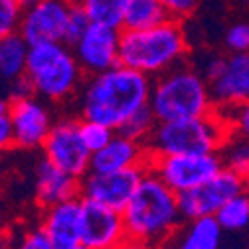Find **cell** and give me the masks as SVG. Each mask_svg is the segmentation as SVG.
<instances>
[{"mask_svg":"<svg viewBox=\"0 0 249 249\" xmlns=\"http://www.w3.org/2000/svg\"><path fill=\"white\" fill-rule=\"evenodd\" d=\"M150 77L121 64L85 75L77 93V111L81 119L101 123L117 131L135 111L148 105Z\"/></svg>","mask_w":249,"mask_h":249,"instance_id":"obj_1","label":"cell"},{"mask_svg":"<svg viewBox=\"0 0 249 249\" xmlns=\"http://www.w3.org/2000/svg\"><path fill=\"white\" fill-rule=\"evenodd\" d=\"M127 239L159 245L176 235L182 226L178 194L148 168L142 172L137 188L121 210Z\"/></svg>","mask_w":249,"mask_h":249,"instance_id":"obj_2","label":"cell"},{"mask_svg":"<svg viewBox=\"0 0 249 249\" xmlns=\"http://www.w3.org/2000/svg\"><path fill=\"white\" fill-rule=\"evenodd\" d=\"M188 38L178 20H166L144 30H121L119 64L150 79L186 61Z\"/></svg>","mask_w":249,"mask_h":249,"instance_id":"obj_3","label":"cell"},{"mask_svg":"<svg viewBox=\"0 0 249 249\" xmlns=\"http://www.w3.org/2000/svg\"><path fill=\"white\" fill-rule=\"evenodd\" d=\"M148 107L159 123L204 117L213 111L206 79L186 61L152 77Z\"/></svg>","mask_w":249,"mask_h":249,"instance_id":"obj_4","label":"cell"},{"mask_svg":"<svg viewBox=\"0 0 249 249\" xmlns=\"http://www.w3.org/2000/svg\"><path fill=\"white\" fill-rule=\"evenodd\" d=\"M24 77L40 99L66 103L75 97L85 73L68 44L40 42L28 46Z\"/></svg>","mask_w":249,"mask_h":249,"instance_id":"obj_5","label":"cell"},{"mask_svg":"<svg viewBox=\"0 0 249 249\" xmlns=\"http://www.w3.org/2000/svg\"><path fill=\"white\" fill-rule=\"evenodd\" d=\"M231 127L215 109L204 117L160 121L152 129L144 146L148 157L160 154H192L217 152L230 137Z\"/></svg>","mask_w":249,"mask_h":249,"instance_id":"obj_6","label":"cell"},{"mask_svg":"<svg viewBox=\"0 0 249 249\" xmlns=\"http://www.w3.org/2000/svg\"><path fill=\"white\" fill-rule=\"evenodd\" d=\"M208 83L210 97L215 107H237L249 99V57L247 52L230 55H208L204 68L198 70Z\"/></svg>","mask_w":249,"mask_h":249,"instance_id":"obj_7","label":"cell"},{"mask_svg":"<svg viewBox=\"0 0 249 249\" xmlns=\"http://www.w3.org/2000/svg\"><path fill=\"white\" fill-rule=\"evenodd\" d=\"M146 168L157 174L174 194H182L210 180L224 164L217 152H192L150 157Z\"/></svg>","mask_w":249,"mask_h":249,"instance_id":"obj_8","label":"cell"},{"mask_svg":"<svg viewBox=\"0 0 249 249\" xmlns=\"http://www.w3.org/2000/svg\"><path fill=\"white\" fill-rule=\"evenodd\" d=\"M243 192H247V176L224 166L204 184L178 194V208L182 220L213 215L230 198Z\"/></svg>","mask_w":249,"mask_h":249,"instance_id":"obj_9","label":"cell"},{"mask_svg":"<svg viewBox=\"0 0 249 249\" xmlns=\"http://www.w3.org/2000/svg\"><path fill=\"white\" fill-rule=\"evenodd\" d=\"M12 141L20 150H38L42 148L52 124L55 121L52 103L40 99L38 95H28L10 101L8 113Z\"/></svg>","mask_w":249,"mask_h":249,"instance_id":"obj_10","label":"cell"},{"mask_svg":"<svg viewBox=\"0 0 249 249\" xmlns=\"http://www.w3.org/2000/svg\"><path fill=\"white\" fill-rule=\"evenodd\" d=\"M42 154L46 160H50L53 166L68 172L73 178L81 180L89 172L91 152L79 139L77 119L73 117H61L53 121L42 144Z\"/></svg>","mask_w":249,"mask_h":249,"instance_id":"obj_11","label":"cell"},{"mask_svg":"<svg viewBox=\"0 0 249 249\" xmlns=\"http://www.w3.org/2000/svg\"><path fill=\"white\" fill-rule=\"evenodd\" d=\"M73 0H36L22 10L18 34L28 46L40 42H64L66 20Z\"/></svg>","mask_w":249,"mask_h":249,"instance_id":"obj_12","label":"cell"},{"mask_svg":"<svg viewBox=\"0 0 249 249\" xmlns=\"http://www.w3.org/2000/svg\"><path fill=\"white\" fill-rule=\"evenodd\" d=\"M146 166H133L115 172H87L79 180V196L121 212L131 200Z\"/></svg>","mask_w":249,"mask_h":249,"instance_id":"obj_13","label":"cell"},{"mask_svg":"<svg viewBox=\"0 0 249 249\" xmlns=\"http://www.w3.org/2000/svg\"><path fill=\"white\" fill-rule=\"evenodd\" d=\"M119 28L89 22L77 42L70 46L85 75L105 71L119 64Z\"/></svg>","mask_w":249,"mask_h":249,"instance_id":"obj_14","label":"cell"},{"mask_svg":"<svg viewBox=\"0 0 249 249\" xmlns=\"http://www.w3.org/2000/svg\"><path fill=\"white\" fill-rule=\"evenodd\" d=\"M127 241L121 212L81 198L79 245L85 249H119Z\"/></svg>","mask_w":249,"mask_h":249,"instance_id":"obj_15","label":"cell"},{"mask_svg":"<svg viewBox=\"0 0 249 249\" xmlns=\"http://www.w3.org/2000/svg\"><path fill=\"white\" fill-rule=\"evenodd\" d=\"M38 226L44 230L53 249L77 245L81 231V196L42 208V220Z\"/></svg>","mask_w":249,"mask_h":249,"instance_id":"obj_16","label":"cell"},{"mask_svg":"<svg viewBox=\"0 0 249 249\" xmlns=\"http://www.w3.org/2000/svg\"><path fill=\"white\" fill-rule=\"evenodd\" d=\"M148 159V150L142 142H137L115 131L105 146L91 152L89 172H115L133 166H146Z\"/></svg>","mask_w":249,"mask_h":249,"instance_id":"obj_17","label":"cell"},{"mask_svg":"<svg viewBox=\"0 0 249 249\" xmlns=\"http://www.w3.org/2000/svg\"><path fill=\"white\" fill-rule=\"evenodd\" d=\"M34 194L40 208H48L61 200L79 196V178L59 170L44 157L36 164L34 172Z\"/></svg>","mask_w":249,"mask_h":249,"instance_id":"obj_18","label":"cell"},{"mask_svg":"<svg viewBox=\"0 0 249 249\" xmlns=\"http://www.w3.org/2000/svg\"><path fill=\"white\" fill-rule=\"evenodd\" d=\"M184 222V228L180 226V231H176L178 237H172L176 249H220L224 230L215 222L213 215L194 217V220Z\"/></svg>","mask_w":249,"mask_h":249,"instance_id":"obj_19","label":"cell"},{"mask_svg":"<svg viewBox=\"0 0 249 249\" xmlns=\"http://www.w3.org/2000/svg\"><path fill=\"white\" fill-rule=\"evenodd\" d=\"M170 20L159 0H129L123 12L121 30H144Z\"/></svg>","mask_w":249,"mask_h":249,"instance_id":"obj_20","label":"cell"},{"mask_svg":"<svg viewBox=\"0 0 249 249\" xmlns=\"http://www.w3.org/2000/svg\"><path fill=\"white\" fill-rule=\"evenodd\" d=\"M26 55L28 44L18 32L0 38V81L10 83L22 77L26 70Z\"/></svg>","mask_w":249,"mask_h":249,"instance_id":"obj_21","label":"cell"},{"mask_svg":"<svg viewBox=\"0 0 249 249\" xmlns=\"http://www.w3.org/2000/svg\"><path fill=\"white\" fill-rule=\"evenodd\" d=\"M213 217L224 231H231V233L243 231L249 224V198H247V192L230 198L220 210L213 213Z\"/></svg>","mask_w":249,"mask_h":249,"instance_id":"obj_22","label":"cell"},{"mask_svg":"<svg viewBox=\"0 0 249 249\" xmlns=\"http://www.w3.org/2000/svg\"><path fill=\"white\" fill-rule=\"evenodd\" d=\"M87 18L95 24H105L121 30L123 12L129 0H75Z\"/></svg>","mask_w":249,"mask_h":249,"instance_id":"obj_23","label":"cell"},{"mask_svg":"<svg viewBox=\"0 0 249 249\" xmlns=\"http://www.w3.org/2000/svg\"><path fill=\"white\" fill-rule=\"evenodd\" d=\"M217 154H220L222 164L226 168L247 176V170H249V144H247V137L237 135V133H230V137L220 146Z\"/></svg>","mask_w":249,"mask_h":249,"instance_id":"obj_24","label":"cell"},{"mask_svg":"<svg viewBox=\"0 0 249 249\" xmlns=\"http://www.w3.org/2000/svg\"><path fill=\"white\" fill-rule=\"evenodd\" d=\"M157 117L152 115V111H150V107L148 105H144V107H141L139 111H135L127 121H124L121 127L117 129V133H121V135H124V137H129V139H133V141H137V142H146V139L150 137V133H152V129L157 127Z\"/></svg>","mask_w":249,"mask_h":249,"instance_id":"obj_25","label":"cell"},{"mask_svg":"<svg viewBox=\"0 0 249 249\" xmlns=\"http://www.w3.org/2000/svg\"><path fill=\"white\" fill-rule=\"evenodd\" d=\"M77 131H79V139L85 144V148L89 152H95L101 146L107 144V141L113 137V129L105 127L101 123L95 121H87V119H77Z\"/></svg>","mask_w":249,"mask_h":249,"instance_id":"obj_26","label":"cell"},{"mask_svg":"<svg viewBox=\"0 0 249 249\" xmlns=\"http://www.w3.org/2000/svg\"><path fill=\"white\" fill-rule=\"evenodd\" d=\"M22 10V0H0V38L18 32Z\"/></svg>","mask_w":249,"mask_h":249,"instance_id":"obj_27","label":"cell"},{"mask_svg":"<svg viewBox=\"0 0 249 249\" xmlns=\"http://www.w3.org/2000/svg\"><path fill=\"white\" fill-rule=\"evenodd\" d=\"M89 18L87 14L83 12V8L73 0V4L70 8V14H68V20H66V30H64V44L68 46H73L77 42V38L85 32V28L89 26Z\"/></svg>","mask_w":249,"mask_h":249,"instance_id":"obj_28","label":"cell"},{"mask_svg":"<svg viewBox=\"0 0 249 249\" xmlns=\"http://www.w3.org/2000/svg\"><path fill=\"white\" fill-rule=\"evenodd\" d=\"M226 48L231 53L247 52L249 50V26L245 22H235L228 28L226 32Z\"/></svg>","mask_w":249,"mask_h":249,"instance_id":"obj_29","label":"cell"},{"mask_svg":"<svg viewBox=\"0 0 249 249\" xmlns=\"http://www.w3.org/2000/svg\"><path fill=\"white\" fill-rule=\"evenodd\" d=\"M14 247L16 249H53L52 241L48 239V235L40 226L28 228L18 239H14Z\"/></svg>","mask_w":249,"mask_h":249,"instance_id":"obj_30","label":"cell"},{"mask_svg":"<svg viewBox=\"0 0 249 249\" xmlns=\"http://www.w3.org/2000/svg\"><path fill=\"white\" fill-rule=\"evenodd\" d=\"M159 2L164 6L166 14L170 20H182L188 18L200 4V0H159Z\"/></svg>","mask_w":249,"mask_h":249,"instance_id":"obj_31","label":"cell"},{"mask_svg":"<svg viewBox=\"0 0 249 249\" xmlns=\"http://www.w3.org/2000/svg\"><path fill=\"white\" fill-rule=\"evenodd\" d=\"M6 85H8V95L6 97L10 101L32 95V87H30V83H28V79L24 75L18 77V79H14V81H10V83H6Z\"/></svg>","mask_w":249,"mask_h":249,"instance_id":"obj_32","label":"cell"},{"mask_svg":"<svg viewBox=\"0 0 249 249\" xmlns=\"http://www.w3.org/2000/svg\"><path fill=\"white\" fill-rule=\"evenodd\" d=\"M14 148V141H12V129H10V121L6 115L0 117V154Z\"/></svg>","mask_w":249,"mask_h":249,"instance_id":"obj_33","label":"cell"},{"mask_svg":"<svg viewBox=\"0 0 249 249\" xmlns=\"http://www.w3.org/2000/svg\"><path fill=\"white\" fill-rule=\"evenodd\" d=\"M119 249H157V245H150V243H142V241H133L127 239Z\"/></svg>","mask_w":249,"mask_h":249,"instance_id":"obj_34","label":"cell"},{"mask_svg":"<svg viewBox=\"0 0 249 249\" xmlns=\"http://www.w3.org/2000/svg\"><path fill=\"white\" fill-rule=\"evenodd\" d=\"M8 107H10V99L6 95H0V117L8 113Z\"/></svg>","mask_w":249,"mask_h":249,"instance_id":"obj_35","label":"cell"},{"mask_svg":"<svg viewBox=\"0 0 249 249\" xmlns=\"http://www.w3.org/2000/svg\"><path fill=\"white\" fill-rule=\"evenodd\" d=\"M0 249H16V247H14V239L0 237Z\"/></svg>","mask_w":249,"mask_h":249,"instance_id":"obj_36","label":"cell"},{"mask_svg":"<svg viewBox=\"0 0 249 249\" xmlns=\"http://www.w3.org/2000/svg\"><path fill=\"white\" fill-rule=\"evenodd\" d=\"M157 249H176V245H174V241H172V239H168V241L159 243V245H157Z\"/></svg>","mask_w":249,"mask_h":249,"instance_id":"obj_37","label":"cell"},{"mask_svg":"<svg viewBox=\"0 0 249 249\" xmlns=\"http://www.w3.org/2000/svg\"><path fill=\"white\" fill-rule=\"evenodd\" d=\"M4 172H6V168H4V162H2V159H0V180H2Z\"/></svg>","mask_w":249,"mask_h":249,"instance_id":"obj_38","label":"cell"},{"mask_svg":"<svg viewBox=\"0 0 249 249\" xmlns=\"http://www.w3.org/2000/svg\"><path fill=\"white\" fill-rule=\"evenodd\" d=\"M61 249H85V247H83V245H79V243H77V245H71V247H61Z\"/></svg>","mask_w":249,"mask_h":249,"instance_id":"obj_39","label":"cell"},{"mask_svg":"<svg viewBox=\"0 0 249 249\" xmlns=\"http://www.w3.org/2000/svg\"><path fill=\"white\" fill-rule=\"evenodd\" d=\"M32 2H36V0H22V4L26 6V4H32Z\"/></svg>","mask_w":249,"mask_h":249,"instance_id":"obj_40","label":"cell"},{"mask_svg":"<svg viewBox=\"0 0 249 249\" xmlns=\"http://www.w3.org/2000/svg\"><path fill=\"white\" fill-rule=\"evenodd\" d=\"M233 2H245V0H233Z\"/></svg>","mask_w":249,"mask_h":249,"instance_id":"obj_41","label":"cell"}]
</instances>
